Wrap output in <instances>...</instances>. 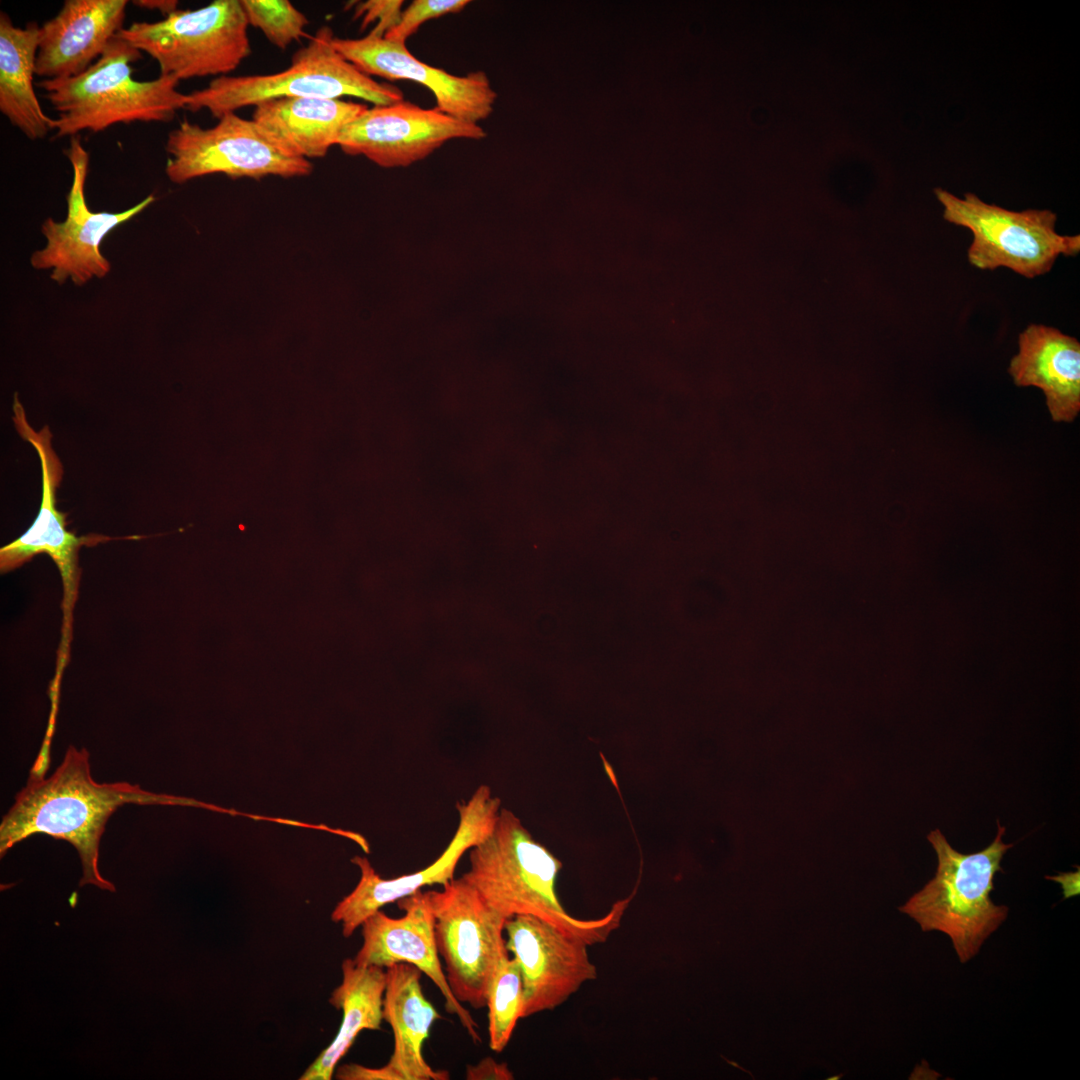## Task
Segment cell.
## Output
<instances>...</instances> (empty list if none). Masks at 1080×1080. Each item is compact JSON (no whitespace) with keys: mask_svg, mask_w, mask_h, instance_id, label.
I'll use <instances>...</instances> for the list:
<instances>
[{"mask_svg":"<svg viewBox=\"0 0 1080 1080\" xmlns=\"http://www.w3.org/2000/svg\"><path fill=\"white\" fill-rule=\"evenodd\" d=\"M126 804L194 806L212 811L216 808L127 782L98 783L91 776L88 751L71 745L49 778L30 774L26 786L16 795L0 824L1 857L24 839L45 834L76 849L83 871L80 886L92 884L114 892L115 886L100 874L99 847L109 818Z\"/></svg>","mask_w":1080,"mask_h":1080,"instance_id":"cell-1","label":"cell"},{"mask_svg":"<svg viewBox=\"0 0 1080 1080\" xmlns=\"http://www.w3.org/2000/svg\"><path fill=\"white\" fill-rule=\"evenodd\" d=\"M469 864L461 877L502 917L534 915L589 945L608 939L631 901L628 897L616 902L601 918L570 915L555 887L562 863L506 808L500 809L489 834L469 850Z\"/></svg>","mask_w":1080,"mask_h":1080,"instance_id":"cell-2","label":"cell"},{"mask_svg":"<svg viewBox=\"0 0 1080 1080\" xmlns=\"http://www.w3.org/2000/svg\"><path fill=\"white\" fill-rule=\"evenodd\" d=\"M141 57V51L115 35L85 72L40 81L38 86L57 112L53 122L56 136L73 137L84 130L101 132L117 123L169 122L178 110L185 109L188 95L177 90L179 80L175 77L133 78L131 63Z\"/></svg>","mask_w":1080,"mask_h":1080,"instance_id":"cell-3","label":"cell"},{"mask_svg":"<svg viewBox=\"0 0 1080 1080\" xmlns=\"http://www.w3.org/2000/svg\"><path fill=\"white\" fill-rule=\"evenodd\" d=\"M998 823L993 842L985 849L962 854L940 830L927 836L938 865L935 876L899 910L914 919L922 931H939L952 941L961 963L980 950L985 940L1005 921L1008 908L990 897L1001 860L1013 846L1002 840L1005 827Z\"/></svg>","mask_w":1080,"mask_h":1080,"instance_id":"cell-4","label":"cell"},{"mask_svg":"<svg viewBox=\"0 0 1080 1080\" xmlns=\"http://www.w3.org/2000/svg\"><path fill=\"white\" fill-rule=\"evenodd\" d=\"M334 37L329 26L321 27L281 72L214 78L207 87L187 94L185 109H205L218 119L225 113L283 97L352 96L374 105L404 100L401 89L375 81L340 55L333 46Z\"/></svg>","mask_w":1080,"mask_h":1080,"instance_id":"cell-5","label":"cell"},{"mask_svg":"<svg viewBox=\"0 0 1080 1080\" xmlns=\"http://www.w3.org/2000/svg\"><path fill=\"white\" fill-rule=\"evenodd\" d=\"M248 27L240 0H214L157 22H134L117 35L149 54L160 75L180 81L234 71L251 53Z\"/></svg>","mask_w":1080,"mask_h":1080,"instance_id":"cell-6","label":"cell"},{"mask_svg":"<svg viewBox=\"0 0 1080 1080\" xmlns=\"http://www.w3.org/2000/svg\"><path fill=\"white\" fill-rule=\"evenodd\" d=\"M943 218L972 233L971 265L981 270L1008 268L1034 278L1049 272L1060 255L1075 256L1080 237L1057 233V215L1050 210L1012 211L988 204L973 193L963 198L942 188L934 190Z\"/></svg>","mask_w":1080,"mask_h":1080,"instance_id":"cell-7","label":"cell"},{"mask_svg":"<svg viewBox=\"0 0 1080 1080\" xmlns=\"http://www.w3.org/2000/svg\"><path fill=\"white\" fill-rule=\"evenodd\" d=\"M165 150V173L176 184L210 174L259 180L306 176L313 170L309 160L289 152L255 121L236 112L223 114L211 128L182 121L168 134Z\"/></svg>","mask_w":1080,"mask_h":1080,"instance_id":"cell-8","label":"cell"},{"mask_svg":"<svg viewBox=\"0 0 1080 1080\" xmlns=\"http://www.w3.org/2000/svg\"><path fill=\"white\" fill-rule=\"evenodd\" d=\"M437 949L451 992L474 1009L487 1006L496 968L509 951L507 919L493 910L462 877L441 891L429 890Z\"/></svg>","mask_w":1080,"mask_h":1080,"instance_id":"cell-9","label":"cell"},{"mask_svg":"<svg viewBox=\"0 0 1080 1080\" xmlns=\"http://www.w3.org/2000/svg\"><path fill=\"white\" fill-rule=\"evenodd\" d=\"M64 153L73 170L67 195V216L61 222L47 218L42 223L41 231L47 244L32 254L30 263L37 270L52 269L50 278L60 285L71 279L75 285L82 286L92 278H103L110 272V262L100 250L103 239L117 226L146 209L155 197L149 195L121 212H94L85 198L89 154L78 135L70 138Z\"/></svg>","mask_w":1080,"mask_h":1080,"instance_id":"cell-10","label":"cell"},{"mask_svg":"<svg viewBox=\"0 0 1080 1080\" xmlns=\"http://www.w3.org/2000/svg\"><path fill=\"white\" fill-rule=\"evenodd\" d=\"M456 807L459 823L453 838L432 864L419 871L384 879L367 858L355 856L351 859L360 870L359 882L331 913V920L341 925L344 937L353 935L368 917L386 904L410 896L425 886H443L454 879L463 854L481 842L493 828L501 801L492 795L489 786L481 785L467 801L457 803Z\"/></svg>","mask_w":1080,"mask_h":1080,"instance_id":"cell-11","label":"cell"},{"mask_svg":"<svg viewBox=\"0 0 1080 1080\" xmlns=\"http://www.w3.org/2000/svg\"><path fill=\"white\" fill-rule=\"evenodd\" d=\"M506 947L516 960L523 984L521 1019L554 1010L580 987L597 978L582 938L540 917L508 918Z\"/></svg>","mask_w":1080,"mask_h":1080,"instance_id":"cell-12","label":"cell"},{"mask_svg":"<svg viewBox=\"0 0 1080 1080\" xmlns=\"http://www.w3.org/2000/svg\"><path fill=\"white\" fill-rule=\"evenodd\" d=\"M486 136L479 124L402 100L367 108L344 128L337 145L347 155H362L380 167L394 168L423 160L452 139Z\"/></svg>","mask_w":1080,"mask_h":1080,"instance_id":"cell-13","label":"cell"},{"mask_svg":"<svg viewBox=\"0 0 1080 1080\" xmlns=\"http://www.w3.org/2000/svg\"><path fill=\"white\" fill-rule=\"evenodd\" d=\"M13 422L22 439L38 453L42 474V495L39 513L30 528L13 542L0 549V568L6 572L21 566L33 556L46 553L56 563L64 587V629L62 647L69 642L71 611L78 585V551L91 538L78 537L66 529V514L56 508V490L61 482L63 466L52 447V434L47 425L36 431L28 422L17 393L13 401Z\"/></svg>","mask_w":1080,"mask_h":1080,"instance_id":"cell-14","label":"cell"},{"mask_svg":"<svg viewBox=\"0 0 1080 1080\" xmlns=\"http://www.w3.org/2000/svg\"><path fill=\"white\" fill-rule=\"evenodd\" d=\"M333 46L368 76L424 85L434 94L436 107L454 118L479 124L493 112L497 94L484 71L453 75L414 57L406 43L371 34L358 39L335 36Z\"/></svg>","mask_w":1080,"mask_h":1080,"instance_id":"cell-15","label":"cell"},{"mask_svg":"<svg viewBox=\"0 0 1080 1080\" xmlns=\"http://www.w3.org/2000/svg\"><path fill=\"white\" fill-rule=\"evenodd\" d=\"M397 904L404 911L402 917H389L380 909L362 923L363 941L354 961L383 968L402 962L415 965L440 990L445 1010L456 1015L471 1039L480 1043L477 1023L451 992L441 966L428 891L420 890Z\"/></svg>","mask_w":1080,"mask_h":1080,"instance_id":"cell-16","label":"cell"},{"mask_svg":"<svg viewBox=\"0 0 1080 1080\" xmlns=\"http://www.w3.org/2000/svg\"><path fill=\"white\" fill-rule=\"evenodd\" d=\"M126 0H66L39 30L36 75L45 80L75 77L103 53L124 28Z\"/></svg>","mask_w":1080,"mask_h":1080,"instance_id":"cell-17","label":"cell"},{"mask_svg":"<svg viewBox=\"0 0 1080 1080\" xmlns=\"http://www.w3.org/2000/svg\"><path fill=\"white\" fill-rule=\"evenodd\" d=\"M1008 372L1015 385L1042 390L1054 422H1073L1080 411V343L1058 329L1031 324L1018 338Z\"/></svg>","mask_w":1080,"mask_h":1080,"instance_id":"cell-18","label":"cell"},{"mask_svg":"<svg viewBox=\"0 0 1080 1080\" xmlns=\"http://www.w3.org/2000/svg\"><path fill=\"white\" fill-rule=\"evenodd\" d=\"M386 969L383 1020L393 1032V1053L384 1066L387 1080H447L449 1073L433 1069L424 1059L423 1046L433 1023L441 1019L425 997L422 972L410 963Z\"/></svg>","mask_w":1080,"mask_h":1080,"instance_id":"cell-19","label":"cell"},{"mask_svg":"<svg viewBox=\"0 0 1080 1080\" xmlns=\"http://www.w3.org/2000/svg\"><path fill=\"white\" fill-rule=\"evenodd\" d=\"M367 108L341 98L283 97L255 105L252 120L289 152L309 160L326 156Z\"/></svg>","mask_w":1080,"mask_h":1080,"instance_id":"cell-20","label":"cell"},{"mask_svg":"<svg viewBox=\"0 0 1080 1080\" xmlns=\"http://www.w3.org/2000/svg\"><path fill=\"white\" fill-rule=\"evenodd\" d=\"M342 981L331 993L329 1002L342 1011L339 1030L333 1041L317 1056L301 1080H330L338 1062L347 1054L363 1030H379L383 1021L386 969L363 966L353 958L341 964Z\"/></svg>","mask_w":1080,"mask_h":1080,"instance_id":"cell-21","label":"cell"},{"mask_svg":"<svg viewBox=\"0 0 1080 1080\" xmlns=\"http://www.w3.org/2000/svg\"><path fill=\"white\" fill-rule=\"evenodd\" d=\"M39 30L35 22L17 27L0 13V111L30 140L43 139L54 122L34 90Z\"/></svg>","mask_w":1080,"mask_h":1080,"instance_id":"cell-22","label":"cell"},{"mask_svg":"<svg viewBox=\"0 0 1080 1080\" xmlns=\"http://www.w3.org/2000/svg\"><path fill=\"white\" fill-rule=\"evenodd\" d=\"M523 984L516 960L506 955L494 973L488 1000L489 1047L501 1053L508 1045L515 1026L521 1019Z\"/></svg>","mask_w":1080,"mask_h":1080,"instance_id":"cell-23","label":"cell"},{"mask_svg":"<svg viewBox=\"0 0 1080 1080\" xmlns=\"http://www.w3.org/2000/svg\"><path fill=\"white\" fill-rule=\"evenodd\" d=\"M240 4L248 25L280 49L305 35L309 20L288 0H240Z\"/></svg>","mask_w":1080,"mask_h":1080,"instance_id":"cell-24","label":"cell"},{"mask_svg":"<svg viewBox=\"0 0 1080 1080\" xmlns=\"http://www.w3.org/2000/svg\"><path fill=\"white\" fill-rule=\"evenodd\" d=\"M468 4H470L469 0H414L402 11L399 23L384 37L406 43L407 39L426 21L447 14L459 13Z\"/></svg>","mask_w":1080,"mask_h":1080,"instance_id":"cell-25","label":"cell"},{"mask_svg":"<svg viewBox=\"0 0 1080 1080\" xmlns=\"http://www.w3.org/2000/svg\"><path fill=\"white\" fill-rule=\"evenodd\" d=\"M354 19L362 18L361 30L378 21L369 34L384 37L398 23L402 14V0H369L354 2Z\"/></svg>","mask_w":1080,"mask_h":1080,"instance_id":"cell-26","label":"cell"},{"mask_svg":"<svg viewBox=\"0 0 1080 1080\" xmlns=\"http://www.w3.org/2000/svg\"><path fill=\"white\" fill-rule=\"evenodd\" d=\"M465 1078L467 1080H512L514 1075L507 1063L486 1057L476 1065L467 1066Z\"/></svg>","mask_w":1080,"mask_h":1080,"instance_id":"cell-27","label":"cell"},{"mask_svg":"<svg viewBox=\"0 0 1080 1080\" xmlns=\"http://www.w3.org/2000/svg\"><path fill=\"white\" fill-rule=\"evenodd\" d=\"M1046 878L1054 880L1062 885L1064 898L1079 894V869L1077 872L1062 873L1053 877L1047 876Z\"/></svg>","mask_w":1080,"mask_h":1080,"instance_id":"cell-28","label":"cell"},{"mask_svg":"<svg viewBox=\"0 0 1080 1080\" xmlns=\"http://www.w3.org/2000/svg\"><path fill=\"white\" fill-rule=\"evenodd\" d=\"M132 3L144 9L158 10L164 14L165 17L176 11L178 5V1L176 0H135Z\"/></svg>","mask_w":1080,"mask_h":1080,"instance_id":"cell-29","label":"cell"}]
</instances>
